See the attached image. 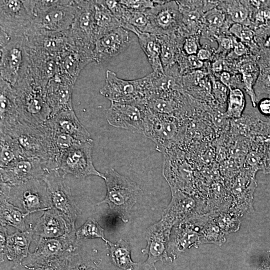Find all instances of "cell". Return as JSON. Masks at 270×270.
<instances>
[{
  "label": "cell",
  "mask_w": 270,
  "mask_h": 270,
  "mask_svg": "<svg viewBox=\"0 0 270 270\" xmlns=\"http://www.w3.org/2000/svg\"><path fill=\"white\" fill-rule=\"evenodd\" d=\"M104 175L106 193L97 205L107 204L112 213L126 223L132 208L143 194L142 190L137 183L113 168L106 170Z\"/></svg>",
  "instance_id": "obj_1"
},
{
  "label": "cell",
  "mask_w": 270,
  "mask_h": 270,
  "mask_svg": "<svg viewBox=\"0 0 270 270\" xmlns=\"http://www.w3.org/2000/svg\"><path fill=\"white\" fill-rule=\"evenodd\" d=\"M14 138L23 156L39 158L48 162V170L58 169L47 127L45 124H31L20 120L4 131Z\"/></svg>",
  "instance_id": "obj_2"
},
{
  "label": "cell",
  "mask_w": 270,
  "mask_h": 270,
  "mask_svg": "<svg viewBox=\"0 0 270 270\" xmlns=\"http://www.w3.org/2000/svg\"><path fill=\"white\" fill-rule=\"evenodd\" d=\"M185 120L172 116L154 112L148 108L142 134L156 144V150L163 153L176 146L184 140Z\"/></svg>",
  "instance_id": "obj_3"
},
{
  "label": "cell",
  "mask_w": 270,
  "mask_h": 270,
  "mask_svg": "<svg viewBox=\"0 0 270 270\" xmlns=\"http://www.w3.org/2000/svg\"><path fill=\"white\" fill-rule=\"evenodd\" d=\"M0 198L6 199L29 216L52 208L46 185L42 180H34L16 186L0 182Z\"/></svg>",
  "instance_id": "obj_4"
},
{
  "label": "cell",
  "mask_w": 270,
  "mask_h": 270,
  "mask_svg": "<svg viewBox=\"0 0 270 270\" xmlns=\"http://www.w3.org/2000/svg\"><path fill=\"white\" fill-rule=\"evenodd\" d=\"M20 120L34 126L44 124L52 110L44 98V91L26 80L14 86Z\"/></svg>",
  "instance_id": "obj_5"
},
{
  "label": "cell",
  "mask_w": 270,
  "mask_h": 270,
  "mask_svg": "<svg viewBox=\"0 0 270 270\" xmlns=\"http://www.w3.org/2000/svg\"><path fill=\"white\" fill-rule=\"evenodd\" d=\"M64 178L58 169H54L48 171L42 180L46 184L52 208L62 216L70 230L76 232L75 223L81 210L76 206Z\"/></svg>",
  "instance_id": "obj_6"
},
{
  "label": "cell",
  "mask_w": 270,
  "mask_h": 270,
  "mask_svg": "<svg viewBox=\"0 0 270 270\" xmlns=\"http://www.w3.org/2000/svg\"><path fill=\"white\" fill-rule=\"evenodd\" d=\"M162 154V174L170 190H178L196 196L194 172L184 152L176 146Z\"/></svg>",
  "instance_id": "obj_7"
},
{
  "label": "cell",
  "mask_w": 270,
  "mask_h": 270,
  "mask_svg": "<svg viewBox=\"0 0 270 270\" xmlns=\"http://www.w3.org/2000/svg\"><path fill=\"white\" fill-rule=\"evenodd\" d=\"M0 78L14 86L24 78L27 70L26 37H11L7 43L0 46Z\"/></svg>",
  "instance_id": "obj_8"
},
{
  "label": "cell",
  "mask_w": 270,
  "mask_h": 270,
  "mask_svg": "<svg viewBox=\"0 0 270 270\" xmlns=\"http://www.w3.org/2000/svg\"><path fill=\"white\" fill-rule=\"evenodd\" d=\"M100 94L111 102H130L146 104L147 96V78L126 80L107 70L106 82L100 90Z\"/></svg>",
  "instance_id": "obj_9"
},
{
  "label": "cell",
  "mask_w": 270,
  "mask_h": 270,
  "mask_svg": "<svg viewBox=\"0 0 270 270\" xmlns=\"http://www.w3.org/2000/svg\"><path fill=\"white\" fill-rule=\"evenodd\" d=\"M93 140L78 142L60 158L58 164L60 172L65 176L70 174L78 178L95 176L104 179V174L94 167L92 159Z\"/></svg>",
  "instance_id": "obj_10"
},
{
  "label": "cell",
  "mask_w": 270,
  "mask_h": 270,
  "mask_svg": "<svg viewBox=\"0 0 270 270\" xmlns=\"http://www.w3.org/2000/svg\"><path fill=\"white\" fill-rule=\"evenodd\" d=\"M172 228V224L161 218L146 229V245L142 250V252L147 255V258L142 264V270H150L152 268L156 270V264L158 261L172 262L168 254V244Z\"/></svg>",
  "instance_id": "obj_11"
},
{
  "label": "cell",
  "mask_w": 270,
  "mask_h": 270,
  "mask_svg": "<svg viewBox=\"0 0 270 270\" xmlns=\"http://www.w3.org/2000/svg\"><path fill=\"white\" fill-rule=\"evenodd\" d=\"M76 14L74 0H56L54 4L32 18V28L30 32L68 31L71 28Z\"/></svg>",
  "instance_id": "obj_12"
},
{
  "label": "cell",
  "mask_w": 270,
  "mask_h": 270,
  "mask_svg": "<svg viewBox=\"0 0 270 270\" xmlns=\"http://www.w3.org/2000/svg\"><path fill=\"white\" fill-rule=\"evenodd\" d=\"M48 171L46 161L20 156L0 168V182L10 186H20L32 180H42Z\"/></svg>",
  "instance_id": "obj_13"
},
{
  "label": "cell",
  "mask_w": 270,
  "mask_h": 270,
  "mask_svg": "<svg viewBox=\"0 0 270 270\" xmlns=\"http://www.w3.org/2000/svg\"><path fill=\"white\" fill-rule=\"evenodd\" d=\"M78 248L76 234L68 233L54 238H40L33 252H30L20 264L28 268L73 253Z\"/></svg>",
  "instance_id": "obj_14"
},
{
  "label": "cell",
  "mask_w": 270,
  "mask_h": 270,
  "mask_svg": "<svg viewBox=\"0 0 270 270\" xmlns=\"http://www.w3.org/2000/svg\"><path fill=\"white\" fill-rule=\"evenodd\" d=\"M147 112L144 104L111 102L106 118L112 126L142 134Z\"/></svg>",
  "instance_id": "obj_15"
},
{
  "label": "cell",
  "mask_w": 270,
  "mask_h": 270,
  "mask_svg": "<svg viewBox=\"0 0 270 270\" xmlns=\"http://www.w3.org/2000/svg\"><path fill=\"white\" fill-rule=\"evenodd\" d=\"M0 30L10 37L26 36L32 28V18L24 0L0 1Z\"/></svg>",
  "instance_id": "obj_16"
},
{
  "label": "cell",
  "mask_w": 270,
  "mask_h": 270,
  "mask_svg": "<svg viewBox=\"0 0 270 270\" xmlns=\"http://www.w3.org/2000/svg\"><path fill=\"white\" fill-rule=\"evenodd\" d=\"M76 14L69 30L74 43L93 50L96 41L94 0H74Z\"/></svg>",
  "instance_id": "obj_17"
},
{
  "label": "cell",
  "mask_w": 270,
  "mask_h": 270,
  "mask_svg": "<svg viewBox=\"0 0 270 270\" xmlns=\"http://www.w3.org/2000/svg\"><path fill=\"white\" fill-rule=\"evenodd\" d=\"M146 16L150 26V33L156 36L170 35L179 30L182 14L176 1L164 0L146 10Z\"/></svg>",
  "instance_id": "obj_18"
},
{
  "label": "cell",
  "mask_w": 270,
  "mask_h": 270,
  "mask_svg": "<svg viewBox=\"0 0 270 270\" xmlns=\"http://www.w3.org/2000/svg\"><path fill=\"white\" fill-rule=\"evenodd\" d=\"M26 46L28 63L22 80H28L44 91L48 82L58 72V59L32 49L27 44Z\"/></svg>",
  "instance_id": "obj_19"
},
{
  "label": "cell",
  "mask_w": 270,
  "mask_h": 270,
  "mask_svg": "<svg viewBox=\"0 0 270 270\" xmlns=\"http://www.w3.org/2000/svg\"><path fill=\"white\" fill-rule=\"evenodd\" d=\"M26 37L30 48L57 59L74 44L69 30L62 32L32 30Z\"/></svg>",
  "instance_id": "obj_20"
},
{
  "label": "cell",
  "mask_w": 270,
  "mask_h": 270,
  "mask_svg": "<svg viewBox=\"0 0 270 270\" xmlns=\"http://www.w3.org/2000/svg\"><path fill=\"white\" fill-rule=\"evenodd\" d=\"M128 31L119 27L98 39L92 50L94 62L102 64L118 56L130 44Z\"/></svg>",
  "instance_id": "obj_21"
},
{
  "label": "cell",
  "mask_w": 270,
  "mask_h": 270,
  "mask_svg": "<svg viewBox=\"0 0 270 270\" xmlns=\"http://www.w3.org/2000/svg\"><path fill=\"white\" fill-rule=\"evenodd\" d=\"M92 62L94 60L92 49L74 44L58 58L57 73L75 84L82 69Z\"/></svg>",
  "instance_id": "obj_22"
},
{
  "label": "cell",
  "mask_w": 270,
  "mask_h": 270,
  "mask_svg": "<svg viewBox=\"0 0 270 270\" xmlns=\"http://www.w3.org/2000/svg\"><path fill=\"white\" fill-rule=\"evenodd\" d=\"M172 199L163 210L162 218L173 226L194 216L198 210L197 196L178 190H172Z\"/></svg>",
  "instance_id": "obj_23"
},
{
  "label": "cell",
  "mask_w": 270,
  "mask_h": 270,
  "mask_svg": "<svg viewBox=\"0 0 270 270\" xmlns=\"http://www.w3.org/2000/svg\"><path fill=\"white\" fill-rule=\"evenodd\" d=\"M74 84L58 73L48 82L44 90L46 100L52 110L51 116L68 109H74L72 95Z\"/></svg>",
  "instance_id": "obj_24"
},
{
  "label": "cell",
  "mask_w": 270,
  "mask_h": 270,
  "mask_svg": "<svg viewBox=\"0 0 270 270\" xmlns=\"http://www.w3.org/2000/svg\"><path fill=\"white\" fill-rule=\"evenodd\" d=\"M106 4L120 23L121 27L136 35L139 32L150 33V26L144 12L130 9L120 0H105Z\"/></svg>",
  "instance_id": "obj_25"
},
{
  "label": "cell",
  "mask_w": 270,
  "mask_h": 270,
  "mask_svg": "<svg viewBox=\"0 0 270 270\" xmlns=\"http://www.w3.org/2000/svg\"><path fill=\"white\" fill-rule=\"evenodd\" d=\"M33 230L35 234L42 238H59L76 232L70 230L62 216L53 208L42 212L36 221Z\"/></svg>",
  "instance_id": "obj_26"
},
{
  "label": "cell",
  "mask_w": 270,
  "mask_h": 270,
  "mask_svg": "<svg viewBox=\"0 0 270 270\" xmlns=\"http://www.w3.org/2000/svg\"><path fill=\"white\" fill-rule=\"evenodd\" d=\"M51 127L84 142L90 138V134L77 118L74 109L60 111L51 116L46 122Z\"/></svg>",
  "instance_id": "obj_27"
},
{
  "label": "cell",
  "mask_w": 270,
  "mask_h": 270,
  "mask_svg": "<svg viewBox=\"0 0 270 270\" xmlns=\"http://www.w3.org/2000/svg\"><path fill=\"white\" fill-rule=\"evenodd\" d=\"M0 130H5L20 120L14 87L0 78Z\"/></svg>",
  "instance_id": "obj_28"
},
{
  "label": "cell",
  "mask_w": 270,
  "mask_h": 270,
  "mask_svg": "<svg viewBox=\"0 0 270 270\" xmlns=\"http://www.w3.org/2000/svg\"><path fill=\"white\" fill-rule=\"evenodd\" d=\"M34 234L33 227L30 226L26 231L16 230L8 234L4 256L9 260L20 265L30 252L29 247Z\"/></svg>",
  "instance_id": "obj_29"
},
{
  "label": "cell",
  "mask_w": 270,
  "mask_h": 270,
  "mask_svg": "<svg viewBox=\"0 0 270 270\" xmlns=\"http://www.w3.org/2000/svg\"><path fill=\"white\" fill-rule=\"evenodd\" d=\"M136 36L140 46L153 72L156 74H164V68L161 60V46L157 36L142 32H139Z\"/></svg>",
  "instance_id": "obj_30"
},
{
  "label": "cell",
  "mask_w": 270,
  "mask_h": 270,
  "mask_svg": "<svg viewBox=\"0 0 270 270\" xmlns=\"http://www.w3.org/2000/svg\"><path fill=\"white\" fill-rule=\"evenodd\" d=\"M94 19L96 40L121 26L118 19L106 6L105 0H94Z\"/></svg>",
  "instance_id": "obj_31"
},
{
  "label": "cell",
  "mask_w": 270,
  "mask_h": 270,
  "mask_svg": "<svg viewBox=\"0 0 270 270\" xmlns=\"http://www.w3.org/2000/svg\"><path fill=\"white\" fill-rule=\"evenodd\" d=\"M0 225L6 227L10 226L22 232L26 230L28 228L26 220L29 215L6 199L0 198Z\"/></svg>",
  "instance_id": "obj_32"
},
{
  "label": "cell",
  "mask_w": 270,
  "mask_h": 270,
  "mask_svg": "<svg viewBox=\"0 0 270 270\" xmlns=\"http://www.w3.org/2000/svg\"><path fill=\"white\" fill-rule=\"evenodd\" d=\"M106 244L108 247L110 260L115 266L123 270H133L134 266L138 264L132 260L130 246L128 242L123 239L115 243L108 240Z\"/></svg>",
  "instance_id": "obj_33"
},
{
  "label": "cell",
  "mask_w": 270,
  "mask_h": 270,
  "mask_svg": "<svg viewBox=\"0 0 270 270\" xmlns=\"http://www.w3.org/2000/svg\"><path fill=\"white\" fill-rule=\"evenodd\" d=\"M157 36L161 46V60L163 68L174 64L178 58L181 44L178 35L174 34Z\"/></svg>",
  "instance_id": "obj_34"
},
{
  "label": "cell",
  "mask_w": 270,
  "mask_h": 270,
  "mask_svg": "<svg viewBox=\"0 0 270 270\" xmlns=\"http://www.w3.org/2000/svg\"><path fill=\"white\" fill-rule=\"evenodd\" d=\"M50 138L56 162L65 152L72 148L78 141L69 134L50 126L45 122Z\"/></svg>",
  "instance_id": "obj_35"
},
{
  "label": "cell",
  "mask_w": 270,
  "mask_h": 270,
  "mask_svg": "<svg viewBox=\"0 0 270 270\" xmlns=\"http://www.w3.org/2000/svg\"><path fill=\"white\" fill-rule=\"evenodd\" d=\"M0 166L4 167L20 156L22 150L16 140L7 133L0 132Z\"/></svg>",
  "instance_id": "obj_36"
},
{
  "label": "cell",
  "mask_w": 270,
  "mask_h": 270,
  "mask_svg": "<svg viewBox=\"0 0 270 270\" xmlns=\"http://www.w3.org/2000/svg\"><path fill=\"white\" fill-rule=\"evenodd\" d=\"M225 114L228 118H242L246 106V98L243 91L239 88H229Z\"/></svg>",
  "instance_id": "obj_37"
},
{
  "label": "cell",
  "mask_w": 270,
  "mask_h": 270,
  "mask_svg": "<svg viewBox=\"0 0 270 270\" xmlns=\"http://www.w3.org/2000/svg\"><path fill=\"white\" fill-rule=\"evenodd\" d=\"M90 238H100L106 243L107 240L104 236V230L92 218H88L84 224L76 232V243L78 244L82 240Z\"/></svg>",
  "instance_id": "obj_38"
},
{
  "label": "cell",
  "mask_w": 270,
  "mask_h": 270,
  "mask_svg": "<svg viewBox=\"0 0 270 270\" xmlns=\"http://www.w3.org/2000/svg\"><path fill=\"white\" fill-rule=\"evenodd\" d=\"M99 262L90 258L78 248L72 254L66 270H98Z\"/></svg>",
  "instance_id": "obj_39"
},
{
  "label": "cell",
  "mask_w": 270,
  "mask_h": 270,
  "mask_svg": "<svg viewBox=\"0 0 270 270\" xmlns=\"http://www.w3.org/2000/svg\"><path fill=\"white\" fill-rule=\"evenodd\" d=\"M72 254L48 261L41 264L28 268L27 269L28 270H66Z\"/></svg>",
  "instance_id": "obj_40"
},
{
  "label": "cell",
  "mask_w": 270,
  "mask_h": 270,
  "mask_svg": "<svg viewBox=\"0 0 270 270\" xmlns=\"http://www.w3.org/2000/svg\"><path fill=\"white\" fill-rule=\"evenodd\" d=\"M232 2V4L228 9V12L232 20L237 24L246 20L248 16L246 8L240 2L234 1Z\"/></svg>",
  "instance_id": "obj_41"
},
{
  "label": "cell",
  "mask_w": 270,
  "mask_h": 270,
  "mask_svg": "<svg viewBox=\"0 0 270 270\" xmlns=\"http://www.w3.org/2000/svg\"><path fill=\"white\" fill-rule=\"evenodd\" d=\"M242 72L243 75V80L246 92L250 98L253 107H256V106L258 100L253 86L254 78L250 70H248L246 66L242 69Z\"/></svg>",
  "instance_id": "obj_42"
},
{
  "label": "cell",
  "mask_w": 270,
  "mask_h": 270,
  "mask_svg": "<svg viewBox=\"0 0 270 270\" xmlns=\"http://www.w3.org/2000/svg\"><path fill=\"white\" fill-rule=\"evenodd\" d=\"M225 15L222 12L216 8L208 11L204 15L205 22L210 26L220 27L222 25Z\"/></svg>",
  "instance_id": "obj_43"
},
{
  "label": "cell",
  "mask_w": 270,
  "mask_h": 270,
  "mask_svg": "<svg viewBox=\"0 0 270 270\" xmlns=\"http://www.w3.org/2000/svg\"><path fill=\"white\" fill-rule=\"evenodd\" d=\"M120 2L130 9L142 12H144L146 10L152 8L154 6L152 0H122Z\"/></svg>",
  "instance_id": "obj_44"
},
{
  "label": "cell",
  "mask_w": 270,
  "mask_h": 270,
  "mask_svg": "<svg viewBox=\"0 0 270 270\" xmlns=\"http://www.w3.org/2000/svg\"><path fill=\"white\" fill-rule=\"evenodd\" d=\"M213 92L216 98L221 103L227 101L228 94L227 87L222 82H216L213 84Z\"/></svg>",
  "instance_id": "obj_45"
},
{
  "label": "cell",
  "mask_w": 270,
  "mask_h": 270,
  "mask_svg": "<svg viewBox=\"0 0 270 270\" xmlns=\"http://www.w3.org/2000/svg\"><path fill=\"white\" fill-rule=\"evenodd\" d=\"M182 50L188 56L196 54L198 50L196 38L190 36L185 38L182 44Z\"/></svg>",
  "instance_id": "obj_46"
},
{
  "label": "cell",
  "mask_w": 270,
  "mask_h": 270,
  "mask_svg": "<svg viewBox=\"0 0 270 270\" xmlns=\"http://www.w3.org/2000/svg\"><path fill=\"white\" fill-rule=\"evenodd\" d=\"M260 112L264 116L270 117V98H264L260 100L256 104Z\"/></svg>",
  "instance_id": "obj_47"
},
{
  "label": "cell",
  "mask_w": 270,
  "mask_h": 270,
  "mask_svg": "<svg viewBox=\"0 0 270 270\" xmlns=\"http://www.w3.org/2000/svg\"><path fill=\"white\" fill-rule=\"evenodd\" d=\"M0 262H2L4 260V252L8 234L6 226L0 225Z\"/></svg>",
  "instance_id": "obj_48"
},
{
  "label": "cell",
  "mask_w": 270,
  "mask_h": 270,
  "mask_svg": "<svg viewBox=\"0 0 270 270\" xmlns=\"http://www.w3.org/2000/svg\"><path fill=\"white\" fill-rule=\"evenodd\" d=\"M186 60L189 67L192 69H198L203 66L202 61L200 60L196 56L190 55L186 58Z\"/></svg>",
  "instance_id": "obj_49"
},
{
  "label": "cell",
  "mask_w": 270,
  "mask_h": 270,
  "mask_svg": "<svg viewBox=\"0 0 270 270\" xmlns=\"http://www.w3.org/2000/svg\"><path fill=\"white\" fill-rule=\"evenodd\" d=\"M254 36L253 32L252 30L243 27L238 38L246 42H250L252 40Z\"/></svg>",
  "instance_id": "obj_50"
},
{
  "label": "cell",
  "mask_w": 270,
  "mask_h": 270,
  "mask_svg": "<svg viewBox=\"0 0 270 270\" xmlns=\"http://www.w3.org/2000/svg\"><path fill=\"white\" fill-rule=\"evenodd\" d=\"M234 51L237 56H241L246 53V49L242 42H238L234 44Z\"/></svg>",
  "instance_id": "obj_51"
},
{
  "label": "cell",
  "mask_w": 270,
  "mask_h": 270,
  "mask_svg": "<svg viewBox=\"0 0 270 270\" xmlns=\"http://www.w3.org/2000/svg\"><path fill=\"white\" fill-rule=\"evenodd\" d=\"M220 82L227 88H230V76L227 72H222L220 75Z\"/></svg>",
  "instance_id": "obj_52"
},
{
  "label": "cell",
  "mask_w": 270,
  "mask_h": 270,
  "mask_svg": "<svg viewBox=\"0 0 270 270\" xmlns=\"http://www.w3.org/2000/svg\"><path fill=\"white\" fill-rule=\"evenodd\" d=\"M197 57L202 61L208 59L210 56V52L207 50L201 48L196 54Z\"/></svg>",
  "instance_id": "obj_53"
},
{
  "label": "cell",
  "mask_w": 270,
  "mask_h": 270,
  "mask_svg": "<svg viewBox=\"0 0 270 270\" xmlns=\"http://www.w3.org/2000/svg\"><path fill=\"white\" fill-rule=\"evenodd\" d=\"M220 46L224 50H228L232 46V40L226 38H223L220 40Z\"/></svg>",
  "instance_id": "obj_54"
},
{
  "label": "cell",
  "mask_w": 270,
  "mask_h": 270,
  "mask_svg": "<svg viewBox=\"0 0 270 270\" xmlns=\"http://www.w3.org/2000/svg\"><path fill=\"white\" fill-rule=\"evenodd\" d=\"M212 68L215 72H221L223 69V62L221 60H218L215 61L212 64Z\"/></svg>",
  "instance_id": "obj_55"
},
{
  "label": "cell",
  "mask_w": 270,
  "mask_h": 270,
  "mask_svg": "<svg viewBox=\"0 0 270 270\" xmlns=\"http://www.w3.org/2000/svg\"><path fill=\"white\" fill-rule=\"evenodd\" d=\"M260 270H270V252L268 254Z\"/></svg>",
  "instance_id": "obj_56"
},
{
  "label": "cell",
  "mask_w": 270,
  "mask_h": 270,
  "mask_svg": "<svg viewBox=\"0 0 270 270\" xmlns=\"http://www.w3.org/2000/svg\"><path fill=\"white\" fill-rule=\"evenodd\" d=\"M264 46L267 48L270 47V36L266 40Z\"/></svg>",
  "instance_id": "obj_57"
}]
</instances>
